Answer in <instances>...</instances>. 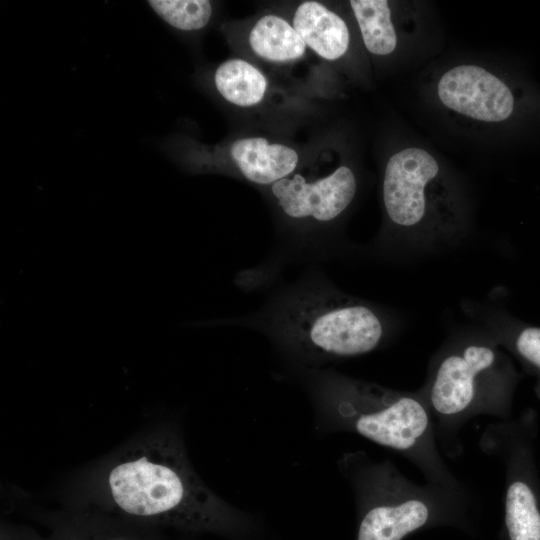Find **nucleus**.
I'll list each match as a JSON object with an SVG mask.
<instances>
[{"instance_id":"13","label":"nucleus","mask_w":540,"mask_h":540,"mask_svg":"<svg viewBox=\"0 0 540 540\" xmlns=\"http://www.w3.org/2000/svg\"><path fill=\"white\" fill-rule=\"evenodd\" d=\"M391 4L386 0L349 1L363 44L375 56L391 55L399 44Z\"/></svg>"},{"instance_id":"5","label":"nucleus","mask_w":540,"mask_h":540,"mask_svg":"<svg viewBox=\"0 0 540 540\" xmlns=\"http://www.w3.org/2000/svg\"><path fill=\"white\" fill-rule=\"evenodd\" d=\"M107 483L114 503L139 517L207 518L218 505L182 452L164 443L122 456L110 469Z\"/></svg>"},{"instance_id":"1","label":"nucleus","mask_w":540,"mask_h":540,"mask_svg":"<svg viewBox=\"0 0 540 540\" xmlns=\"http://www.w3.org/2000/svg\"><path fill=\"white\" fill-rule=\"evenodd\" d=\"M315 392L333 427L398 452L428 483L464 491L442 459L433 418L421 392L389 389L337 372H319Z\"/></svg>"},{"instance_id":"8","label":"nucleus","mask_w":540,"mask_h":540,"mask_svg":"<svg viewBox=\"0 0 540 540\" xmlns=\"http://www.w3.org/2000/svg\"><path fill=\"white\" fill-rule=\"evenodd\" d=\"M439 102L466 119L498 124L511 117L514 96L495 73L476 64H458L446 70L436 85Z\"/></svg>"},{"instance_id":"12","label":"nucleus","mask_w":540,"mask_h":540,"mask_svg":"<svg viewBox=\"0 0 540 540\" xmlns=\"http://www.w3.org/2000/svg\"><path fill=\"white\" fill-rule=\"evenodd\" d=\"M217 94L227 103L238 108H252L267 96V76L250 61L234 57L221 62L212 75Z\"/></svg>"},{"instance_id":"2","label":"nucleus","mask_w":540,"mask_h":540,"mask_svg":"<svg viewBox=\"0 0 540 540\" xmlns=\"http://www.w3.org/2000/svg\"><path fill=\"white\" fill-rule=\"evenodd\" d=\"M263 319L281 344L302 356L323 359L369 353L387 331L374 307L323 284L298 286L281 295Z\"/></svg>"},{"instance_id":"3","label":"nucleus","mask_w":540,"mask_h":540,"mask_svg":"<svg viewBox=\"0 0 540 540\" xmlns=\"http://www.w3.org/2000/svg\"><path fill=\"white\" fill-rule=\"evenodd\" d=\"M514 383L515 372L495 344L470 341L439 358L421 393L435 432L449 439L472 417L506 416Z\"/></svg>"},{"instance_id":"4","label":"nucleus","mask_w":540,"mask_h":540,"mask_svg":"<svg viewBox=\"0 0 540 540\" xmlns=\"http://www.w3.org/2000/svg\"><path fill=\"white\" fill-rule=\"evenodd\" d=\"M350 460V477L362 506L357 540H402L423 527L456 519L465 491L415 484L390 462Z\"/></svg>"},{"instance_id":"10","label":"nucleus","mask_w":540,"mask_h":540,"mask_svg":"<svg viewBox=\"0 0 540 540\" xmlns=\"http://www.w3.org/2000/svg\"><path fill=\"white\" fill-rule=\"evenodd\" d=\"M291 23L307 48L326 61L341 59L350 48L351 35L346 21L319 1L299 3Z\"/></svg>"},{"instance_id":"16","label":"nucleus","mask_w":540,"mask_h":540,"mask_svg":"<svg viewBox=\"0 0 540 540\" xmlns=\"http://www.w3.org/2000/svg\"><path fill=\"white\" fill-rule=\"evenodd\" d=\"M507 345L527 366L540 375V327L516 325L509 332Z\"/></svg>"},{"instance_id":"15","label":"nucleus","mask_w":540,"mask_h":540,"mask_svg":"<svg viewBox=\"0 0 540 540\" xmlns=\"http://www.w3.org/2000/svg\"><path fill=\"white\" fill-rule=\"evenodd\" d=\"M148 5L165 23L184 32L205 28L214 12L208 0H150Z\"/></svg>"},{"instance_id":"11","label":"nucleus","mask_w":540,"mask_h":540,"mask_svg":"<svg viewBox=\"0 0 540 540\" xmlns=\"http://www.w3.org/2000/svg\"><path fill=\"white\" fill-rule=\"evenodd\" d=\"M247 43L256 57L273 64L296 62L307 51L291 21L276 13L263 14L252 24Z\"/></svg>"},{"instance_id":"9","label":"nucleus","mask_w":540,"mask_h":540,"mask_svg":"<svg viewBox=\"0 0 540 540\" xmlns=\"http://www.w3.org/2000/svg\"><path fill=\"white\" fill-rule=\"evenodd\" d=\"M208 155L192 157V165L219 171L230 167L245 180L268 187L295 173L300 163L294 147L262 136L237 138Z\"/></svg>"},{"instance_id":"7","label":"nucleus","mask_w":540,"mask_h":540,"mask_svg":"<svg viewBox=\"0 0 540 540\" xmlns=\"http://www.w3.org/2000/svg\"><path fill=\"white\" fill-rule=\"evenodd\" d=\"M357 187L354 171L340 165L314 181L293 173L269 186V190L286 219L303 225H326L349 208Z\"/></svg>"},{"instance_id":"6","label":"nucleus","mask_w":540,"mask_h":540,"mask_svg":"<svg viewBox=\"0 0 540 540\" xmlns=\"http://www.w3.org/2000/svg\"><path fill=\"white\" fill-rule=\"evenodd\" d=\"M382 200L390 225L407 234L434 237L454 222L455 199L440 163L421 147H405L388 158Z\"/></svg>"},{"instance_id":"14","label":"nucleus","mask_w":540,"mask_h":540,"mask_svg":"<svg viewBox=\"0 0 540 540\" xmlns=\"http://www.w3.org/2000/svg\"><path fill=\"white\" fill-rule=\"evenodd\" d=\"M505 526L510 540H540V510L535 492L518 476L508 480Z\"/></svg>"}]
</instances>
